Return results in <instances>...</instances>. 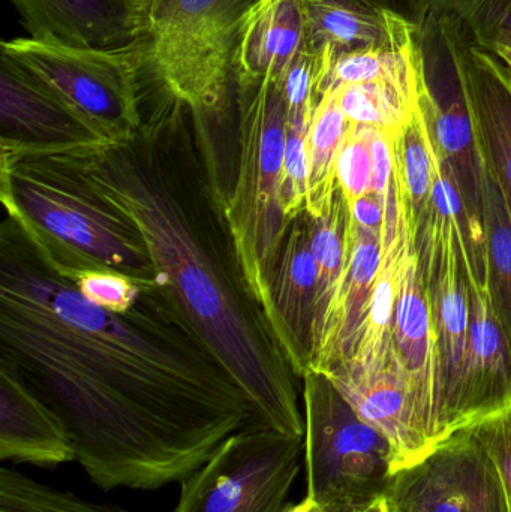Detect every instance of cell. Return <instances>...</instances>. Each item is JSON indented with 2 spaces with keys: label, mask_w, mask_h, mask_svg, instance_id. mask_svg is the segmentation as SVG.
Instances as JSON below:
<instances>
[{
  "label": "cell",
  "mask_w": 511,
  "mask_h": 512,
  "mask_svg": "<svg viewBox=\"0 0 511 512\" xmlns=\"http://www.w3.org/2000/svg\"><path fill=\"white\" fill-rule=\"evenodd\" d=\"M0 364L59 415L77 462L105 492L182 483L230 436L260 423L164 285H144L126 312L104 309L8 213Z\"/></svg>",
  "instance_id": "cell-1"
},
{
  "label": "cell",
  "mask_w": 511,
  "mask_h": 512,
  "mask_svg": "<svg viewBox=\"0 0 511 512\" xmlns=\"http://www.w3.org/2000/svg\"><path fill=\"white\" fill-rule=\"evenodd\" d=\"M209 123L155 83L131 140L69 152L92 188L134 222L158 282L245 391L257 420L305 438L300 379L237 270Z\"/></svg>",
  "instance_id": "cell-2"
},
{
  "label": "cell",
  "mask_w": 511,
  "mask_h": 512,
  "mask_svg": "<svg viewBox=\"0 0 511 512\" xmlns=\"http://www.w3.org/2000/svg\"><path fill=\"white\" fill-rule=\"evenodd\" d=\"M2 141V204L41 251L68 270H102L156 283L134 222L92 188L71 147Z\"/></svg>",
  "instance_id": "cell-3"
},
{
  "label": "cell",
  "mask_w": 511,
  "mask_h": 512,
  "mask_svg": "<svg viewBox=\"0 0 511 512\" xmlns=\"http://www.w3.org/2000/svg\"><path fill=\"white\" fill-rule=\"evenodd\" d=\"M233 84L239 117L236 173L225 192L224 216L243 285L269 322L273 271L291 224L281 204L287 105L276 81Z\"/></svg>",
  "instance_id": "cell-4"
},
{
  "label": "cell",
  "mask_w": 511,
  "mask_h": 512,
  "mask_svg": "<svg viewBox=\"0 0 511 512\" xmlns=\"http://www.w3.org/2000/svg\"><path fill=\"white\" fill-rule=\"evenodd\" d=\"M263 0H146L147 69L192 113L227 114L243 24Z\"/></svg>",
  "instance_id": "cell-5"
},
{
  "label": "cell",
  "mask_w": 511,
  "mask_h": 512,
  "mask_svg": "<svg viewBox=\"0 0 511 512\" xmlns=\"http://www.w3.org/2000/svg\"><path fill=\"white\" fill-rule=\"evenodd\" d=\"M414 44L417 107L435 153L455 180L470 224L471 270L477 282L486 285L485 162L459 56L458 30L449 15L431 6L414 33Z\"/></svg>",
  "instance_id": "cell-6"
},
{
  "label": "cell",
  "mask_w": 511,
  "mask_h": 512,
  "mask_svg": "<svg viewBox=\"0 0 511 512\" xmlns=\"http://www.w3.org/2000/svg\"><path fill=\"white\" fill-rule=\"evenodd\" d=\"M308 496L321 512H363L398 472L389 439L363 421L324 373L302 378Z\"/></svg>",
  "instance_id": "cell-7"
},
{
  "label": "cell",
  "mask_w": 511,
  "mask_h": 512,
  "mask_svg": "<svg viewBox=\"0 0 511 512\" xmlns=\"http://www.w3.org/2000/svg\"><path fill=\"white\" fill-rule=\"evenodd\" d=\"M2 54L53 90L105 140H131L143 123L144 39L119 48L71 47L33 38L2 42Z\"/></svg>",
  "instance_id": "cell-8"
},
{
  "label": "cell",
  "mask_w": 511,
  "mask_h": 512,
  "mask_svg": "<svg viewBox=\"0 0 511 512\" xmlns=\"http://www.w3.org/2000/svg\"><path fill=\"white\" fill-rule=\"evenodd\" d=\"M302 460L305 438L251 424L180 483L173 512H285Z\"/></svg>",
  "instance_id": "cell-9"
},
{
  "label": "cell",
  "mask_w": 511,
  "mask_h": 512,
  "mask_svg": "<svg viewBox=\"0 0 511 512\" xmlns=\"http://www.w3.org/2000/svg\"><path fill=\"white\" fill-rule=\"evenodd\" d=\"M386 501L390 512H510L500 469L470 429L396 472Z\"/></svg>",
  "instance_id": "cell-10"
},
{
  "label": "cell",
  "mask_w": 511,
  "mask_h": 512,
  "mask_svg": "<svg viewBox=\"0 0 511 512\" xmlns=\"http://www.w3.org/2000/svg\"><path fill=\"white\" fill-rule=\"evenodd\" d=\"M470 294V333L455 402L440 442L511 408V349L492 309L486 285L465 261Z\"/></svg>",
  "instance_id": "cell-11"
},
{
  "label": "cell",
  "mask_w": 511,
  "mask_h": 512,
  "mask_svg": "<svg viewBox=\"0 0 511 512\" xmlns=\"http://www.w3.org/2000/svg\"><path fill=\"white\" fill-rule=\"evenodd\" d=\"M269 325L291 369L302 381L311 370L317 315V265L308 213L291 221L273 271Z\"/></svg>",
  "instance_id": "cell-12"
},
{
  "label": "cell",
  "mask_w": 511,
  "mask_h": 512,
  "mask_svg": "<svg viewBox=\"0 0 511 512\" xmlns=\"http://www.w3.org/2000/svg\"><path fill=\"white\" fill-rule=\"evenodd\" d=\"M29 38L71 47L119 48L146 33L141 0H11Z\"/></svg>",
  "instance_id": "cell-13"
},
{
  "label": "cell",
  "mask_w": 511,
  "mask_h": 512,
  "mask_svg": "<svg viewBox=\"0 0 511 512\" xmlns=\"http://www.w3.org/2000/svg\"><path fill=\"white\" fill-rule=\"evenodd\" d=\"M324 375L363 421L389 439L398 471L416 465L434 450L417 415L407 376L395 357L381 369L338 367Z\"/></svg>",
  "instance_id": "cell-14"
},
{
  "label": "cell",
  "mask_w": 511,
  "mask_h": 512,
  "mask_svg": "<svg viewBox=\"0 0 511 512\" xmlns=\"http://www.w3.org/2000/svg\"><path fill=\"white\" fill-rule=\"evenodd\" d=\"M0 125L2 140L26 146L113 144L53 90L3 54L0 65Z\"/></svg>",
  "instance_id": "cell-15"
},
{
  "label": "cell",
  "mask_w": 511,
  "mask_h": 512,
  "mask_svg": "<svg viewBox=\"0 0 511 512\" xmlns=\"http://www.w3.org/2000/svg\"><path fill=\"white\" fill-rule=\"evenodd\" d=\"M392 354L407 376L420 423L435 447L437 339L431 301L423 283L414 240L408 249L404 276L396 301Z\"/></svg>",
  "instance_id": "cell-16"
},
{
  "label": "cell",
  "mask_w": 511,
  "mask_h": 512,
  "mask_svg": "<svg viewBox=\"0 0 511 512\" xmlns=\"http://www.w3.org/2000/svg\"><path fill=\"white\" fill-rule=\"evenodd\" d=\"M381 259L383 239L351 222L350 258L315 334L311 370L330 373L350 360L368 313Z\"/></svg>",
  "instance_id": "cell-17"
},
{
  "label": "cell",
  "mask_w": 511,
  "mask_h": 512,
  "mask_svg": "<svg viewBox=\"0 0 511 512\" xmlns=\"http://www.w3.org/2000/svg\"><path fill=\"white\" fill-rule=\"evenodd\" d=\"M455 26L483 162L497 182L511 218V71L503 60L468 41L461 27Z\"/></svg>",
  "instance_id": "cell-18"
},
{
  "label": "cell",
  "mask_w": 511,
  "mask_h": 512,
  "mask_svg": "<svg viewBox=\"0 0 511 512\" xmlns=\"http://www.w3.org/2000/svg\"><path fill=\"white\" fill-rule=\"evenodd\" d=\"M0 459L38 466L77 460L71 433L59 415L3 364H0Z\"/></svg>",
  "instance_id": "cell-19"
},
{
  "label": "cell",
  "mask_w": 511,
  "mask_h": 512,
  "mask_svg": "<svg viewBox=\"0 0 511 512\" xmlns=\"http://www.w3.org/2000/svg\"><path fill=\"white\" fill-rule=\"evenodd\" d=\"M309 45L306 0H263L243 24L233 56V81L278 83Z\"/></svg>",
  "instance_id": "cell-20"
},
{
  "label": "cell",
  "mask_w": 511,
  "mask_h": 512,
  "mask_svg": "<svg viewBox=\"0 0 511 512\" xmlns=\"http://www.w3.org/2000/svg\"><path fill=\"white\" fill-rule=\"evenodd\" d=\"M306 9L312 50L330 48L335 56L362 48L405 44L417 30L390 12L353 0H306Z\"/></svg>",
  "instance_id": "cell-21"
},
{
  "label": "cell",
  "mask_w": 511,
  "mask_h": 512,
  "mask_svg": "<svg viewBox=\"0 0 511 512\" xmlns=\"http://www.w3.org/2000/svg\"><path fill=\"white\" fill-rule=\"evenodd\" d=\"M411 242H413V236L404 215V224L398 236L383 245V259H381L371 303H369L356 348L350 360L339 367L375 370L381 369L392 360V330L396 301H398Z\"/></svg>",
  "instance_id": "cell-22"
},
{
  "label": "cell",
  "mask_w": 511,
  "mask_h": 512,
  "mask_svg": "<svg viewBox=\"0 0 511 512\" xmlns=\"http://www.w3.org/2000/svg\"><path fill=\"white\" fill-rule=\"evenodd\" d=\"M393 153L396 186L414 239L428 222L437 171V155L419 107L401 134L393 138Z\"/></svg>",
  "instance_id": "cell-23"
},
{
  "label": "cell",
  "mask_w": 511,
  "mask_h": 512,
  "mask_svg": "<svg viewBox=\"0 0 511 512\" xmlns=\"http://www.w3.org/2000/svg\"><path fill=\"white\" fill-rule=\"evenodd\" d=\"M351 123L339 105L336 93H324L309 123L306 150L309 164V216L326 210L338 188L336 162Z\"/></svg>",
  "instance_id": "cell-24"
},
{
  "label": "cell",
  "mask_w": 511,
  "mask_h": 512,
  "mask_svg": "<svg viewBox=\"0 0 511 512\" xmlns=\"http://www.w3.org/2000/svg\"><path fill=\"white\" fill-rule=\"evenodd\" d=\"M309 225H311L312 255L317 265L315 340V334L332 303L333 295L350 258V204L339 186L326 210L321 215L309 216Z\"/></svg>",
  "instance_id": "cell-25"
},
{
  "label": "cell",
  "mask_w": 511,
  "mask_h": 512,
  "mask_svg": "<svg viewBox=\"0 0 511 512\" xmlns=\"http://www.w3.org/2000/svg\"><path fill=\"white\" fill-rule=\"evenodd\" d=\"M390 83L417 96L414 38L405 44L362 48L336 54L324 81L323 95L351 84Z\"/></svg>",
  "instance_id": "cell-26"
},
{
  "label": "cell",
  "mask_w": 511,
  "mask_h": 512,
  "mask_svg": "<svg viewBox=\"0 0 511 512\" xmlns=\"http://www.w3.org/2000/svg\"><path fill=\"white\" fill-rule=\"evenodd\" d=\"M483 197L486 288L511 349V218L503 194L486 167Z\"/></svg>",
  "instance_id": "cell-27"
},
{
  "label": "cell",
  "mask_w": 511,
  "mask_h": 512,
  "mask_svg": "<svg viewBox=\"0 0 511 512\" xmlns=\"http://www.w3.org/2000/svg\"><path fill=\"white\" fill-rule=\"evenodd\" d=\"M351 125L398 137L413 119L417 96L390 83L351 84L333 90Z\"/></svg>",
  "instance_id": "cell-28"
},
{
  "label": "cell",
  "mask_w": 511,
  "mask_h": 512,
  "mask_svg": "<svg viewBox=\"0 0 511 512\" xmlns=\"http://www.w3.org/2000/svg\"><path fill=\"white\" fill-rule=\"evenodd\" d=\"M0 512H129L114 504L86 501L38 483L15 469H0Z\"/></svg>",
  "instance_id": "cell-29"
},
{
  "label": "cell",
  "mask_w": 511,
  "mask_h": 512,
  "mask_svg": "<svg viewBox=\"0 0 511 512\" xmlns=\"http://www.w3.org/2000/svg\"><path fill=\"white\" fill-rule=\"evenodd\" d=\"M477 47L494 54L511 50V0H431Z\"/></svg>",
  "instance_id": "cell-30"
},
{
  "label": "cell",
  "mask_w": 511,
  "mask_h": 512,
  "mask_svg": "<svg viewBox=\"0 0 511 512\" xmlns=\"http://www.w3.org/2000/svg\"><path fill=\"white\" fill-rule=\"evenodd\" d=\"M312 114L288 116L284 165L281 177V204L288 222L308 209L309 164L306 137Z\"/></svg>",
  "instance_id": "cell-31"
},
{
  "label": "cell",
  "mask_w": 511,
  "mask_h": 512,
  "mask_svg": "<svg viewBox=\"0 0 511 512\" xmlns=\"http://www.w3.org/2000/svg\"><path fill=\"white\" fill-rule=\"evenodd\" d=\"M51 261L63 274L74 280L75 285L87 300L113 312H126L131 309L140 297L143 286L149 285V283L134 282L129 277L111 273V271L68 270L54 259Z\"/></svg>",
  "instance_id": "cell-32"
},
{
  "label": "cell",
  "mask_w": 511,
  "mask_h": 512,
  "mask_svg": "<svg viewBox=\"0 0 511 512\" xmlns=\"http://www.w3.org/2000/svg\"><path fill=\"white\" fill-rule=\"evenodd\" d=\"M371 131L351 125L336 162V180L348 204L372 191Z\"/></svg>",
  "instance_id": "cell-33"
},
{
  "label": "cell",
  "mask_w": 511,
  "mask_h": 512,
  "mask_svg": "<svg viewBox=\"0 0 511 512\" xmlns=\"http://www.w3.org/2000/svg\"><path fill=\"white\" fill-rule=\"evenodd\" d=\"M468 429L485 445L497 463L511 512V408Z\"/></svg>",
  "instance_id": "cell-34"
},
{
  "label": "cell",
  "mask_w": 511,
  "mask_h": 512,
  "mask_svg": "<svg viewBox=\"0 0 511 512\" xmlns=\"http://www.w3.org/2000/svg\"><path fill=\"white\" fill-rule=\"evenodd\" d=\"M392 135L371 131L372 191L386 195L395 180V153Z\"/></svg>",
  "instance_id": "cell-35"
},
{
  "label": "cell",
  "mask_w": 511,
  "mask_h": 512,
  "mask_svg": "<svg viewBox=\"0 0 511 512\" xmlns=\"http://www.w3.org/2000/svg\"><path fill=\"white\" fill-rule=\"evenodd\" d=\"M387 195L389 192L383 195L380 192L371 191L357 198L350 204L351 222L383 239L386 231Z\"/></svg>",
  "instance_id": "cell-36"
},
{
  "label": "cell",
  "mask_w": 511,
  "mask_h": 512,
  "mask_svg": "<svg viewBox=\"0 0 511 512\" xmlns=\"http://www.w3.org/2000/svg\"><path fill=\"white\" fill-rule=\"evenodd\" d=\"M378 11L390 12L411 26L420 29L428 17L431 0H353Z\"/></svg>",
  "instance_id": "cell-37"
},
{
  "label": "cell",
  "mask_w": 511,
  "mask_h": 512,
  "mask_svg": "<svg viewBox=\"0 0 511 512\" xmlns=\"http://www.w3.org/2000/svg\"><path fill=\"white\" fill-rule=\"evenodd\" d=\"M314 508V502H312L311 499L306 496V498L303 499L302 502H299V504L288 505V508L285 510V512H312Z\"/></svg>",
  "instance_id": "cell-38"
},
{
  "label": "cell",
  "mask_w": 511,
  "mask_h": 512,
  "mask_svg": "<svg viewBox=\"0 0 511 512\" xmlns=\"http://www.w3.org/2000/svg\"><path fill=\"white\" fill-rule=\"evenodd\" d=\"M495 56L498 57V59L503 60L504 63H506L507 68L511 71V50L510 48H498L497 51H495Z\"/></svg>",
  "instance_id": "cell-39"
},
{
  "label": "cell",
  "mask_w": 511,
  "mask_h": 512,
  "mask_svg": "<svg viewBox=\"0 0 511 512\" xmlns=\"http://www.w3.org/2000/svg\"><path fill=\"white\" fill-rule=\"evenodd\" d=\"M312 512H321L318 511L317 508H314ZM363 512H390L389 505H387L386 499H383V501L377 502V504L372 505L369 510L363 511Z\"/></svg>",
  "instance_id": "cell-40"
},
{
  "label": "cell",
  "mask_w": 511,
  "mask_h": 512,
  "mask_svg": "<svg viewBox=\"0 0 511 512\" xmlns=\"http://www.w3.org/2000/svg\"><path fill=\"white\" fill-rule=\"evenodd\" d=\"M141 2H146V0H141Z\"/></svg>",
  "instance_id": "cell-41"
}]
</instances>
